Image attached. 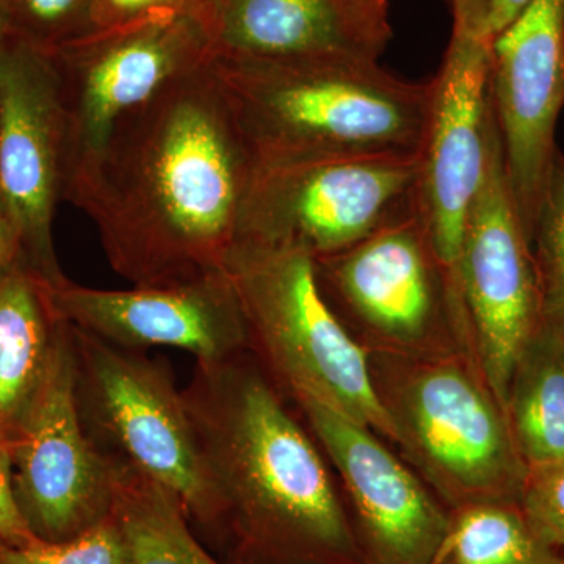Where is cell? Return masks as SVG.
<instances>
[{"instance_id": "8fae6325", "label": "cell", "mask_w": 564, "mask_h": 564, "mask_svg": "<svg viewBox=\"0 0 564 564\" xmlns=\"http://www.w3.org/2000/svg\"><path fill=\"white\" fill-rule=\"evenodd\" d=\"M11 458L22 514L41 540H69L109 514L110 466L82 421L69 326L61 318L11 434Z\"/></svg>"}, {"instance_id": "484cf974", "label": "cell", "mask_w": 564, "mask_h": 564, "mask_svg": "<svg viewBox=\"0 0 564 564\" xmlns=\"http://www.w3.org/2000/svg\"><path fill=\"white\" fill-rule=\"evenodd\" d=\"M39 540L25 516L22 514L13 481L11 437L0 432V541L22 545Z\"/></svg>"}, {"instance_id": "7a4b0ae2", "label": "cell", "mask_w": 564, "mask_h": 564, "mask_svg": "<svg viewBox=\"0 0 564 564\" xmlns=\"http://www.w3.org/2000/svg\"><path fill=\"white\" fill-rule=\"evenodd\" d=\"M182 393L223 513L236 510L258 532L322 551L348 547L321 451L250 350L195 364Z\"/></svg>"}, {"instance_id": "52a82bcc", "label": "cell", "mask_w": 564, "mask_h": 564, "mask_svg": "<svg viewBox=\"0 0 564 564\" xmlns=\"http://www.w3.org/2000/svg\"><path fill=\"white\" fill-rule=\"evenodd\" d=\"M452 32L432 84L417 207L458 306L456 269L484 185L497 122L491 101L494 32L486 0H448Z\"/></svg>"}, {"instance_id": "277c9868", "label": "cell", "mask_w": 564, "mask_h": 564, "mask_svg": "<svg viewBox=\"0 0 564 564\" xmlns=\"http://www.w3.org/2000/svg\"><path fill=\"white\" fill-rule=\"evenodd\" d=\"M226 274L242 310L250 351L276 386L293 399L315 400L402 443L366 348L323 296L311 256L240 245Z\"/></svg>"}, {"instance_id": "603a6c76", "label": "cell", "mask_w": 564, "mask_h": 564, "mask_svg": "<svg viewBox=\"0 0 564 564\" xmlns=\"http://www.w3.org/2000/svg\"><path fill=\"white\" fill-rule=\"evenodd\" d=\"M95 0H9L0 31L54 54L95 31Z\"/></svg>"}, {"instance_id": "83f0119b", "label": "cell", "mask_w": 564, "mask_h": 564, "mask_svg": "<svg viewBox=\"0 0 564 564\" xmlns=\"http://www.w3.org/2000/svg\"><path fill=\"white\" fill-rule=\"evenodd\" d=\"M532 2L533 0H486L489 24H491L494 35L502 32Z\"/></svg>"}, {"instance_id": "2e32d148", "label": "cell", "mask_w": 564, "mask_h": 564, "mask_svg": "<svg viewBox=\"0 0 564 564\" xmlns=\"http://www.w3.org/2000/svg\"><path fill=\"white\" fill-rule=\"evenodd\" d=\"M350 494L375 564H440L452 521L375 436L311 399H293Z\"/></svg>"}, {"instance_id": "ac0fdd59", "label": "cell", "mask_w": 564, "mask_h": 564, "mask_svg": "<svg viewBox=\"0 0 564 564\" xmlns=\"http://www.w3.org/2000/svg\"><path fill=\"white\" fill-rule=\"evenodd\" d=\"M46 280L18 259L0 280V432L13 434L57 332Z\"/></svg>"}, {"instance_id": "4fadbf2b", "label": "cell", "mask_w": 564, "mask_h": 564, "mask_svg": "<svg viewBox=\"0 0 564 564\" xmlns=\"http://www.w3.org/2000/svg\"><path fill=\"white\" fill-rule=\"evenodd\" d=\"M315 276L339 318L391 348H414L462 311L430 240L417 203L372 236L337 254L315 259Z\"/></svg>"}, {"instance_id": "e0dca14e", "label": "cell", "mask_w": 564, "mask_h": 564, "mask_svg": "<svg viewBox=\"0 0 564 564\" xmlns=\"http://www.w3.org/2000/svg\"><path fill=\"white\" fill-rule=\"evenodd\" d=\"M202 20L212 58L293 61L352 55L378 61L391 24L355 0H207Z\"/></svg>"}, {"instance_id": "44dd1931", "label": "cell", "mask_w": 564, "mask_h": 564, "mask_svg": "<svg viewBox=\"0 0 564 564\" xmlns=\"http://www.w3.org/2000/svg\"><path fill=\"white\" fill-rule=\"evenodd\" d=\"M527 524L516 502L464 505L452 521L441 564H563Z\"/></svg>"}, {"instance_id": "4316f807", "label": "cell", "mask_w": 564, "mask_h": 564, "mask_svg": "<svg viewBox=\"0 0 564 564\" xmlns=\"http://www.w3.org/2000/svg\"><path fill=\"white\" fill-rule=\"evenodd\" d=\"M207 0H95L96 29L113 28L155 13H193L202 17Z\"/></svg>"}, {"instance_id": "8992f818", "label": "cell", "mask_w": 564, "mask_h": 564, "mask_svg": "<svg viewBox=\"0 0 564 564\" xmlns=\"http://www.w3.org/2000/svg\"><path fill=\"white\" fill-rule=\"evenodd\" d=\"M421 155H343L256 165L236 247L314 259L355 247L417 203Z\"/></svg>"}, {"instance_id": "d6986e66", "label": "cell", "mask_w": 564, "mask_h": 564, "mask_svg": "<svg viewBox=\"0 0 564 564\" xmlns=\"http://www.w3.org/2000/svg\"><path fill=\"white\" fill-rule=\"evenodd\" d=\"M505 415L527 475L564 463V336L547 328L522 352Z\"/></svg>"}, {"instance_id": "f1b7e54d", "label": "cell", "mask_w": 564, "mask_h": 564, "mask_svg": "<svg viewBox=\"0 0 564 564\" xmlns=\"http://www.w3.org/2000/svg\"><path fill=\"white\" fill-rule=\"evenodd\" d=\"M21 250L17 232L7 217L3 207L0 206V280L7 270L20 259Z\"/></svg>"}, {"instance_id": "4dcf8cb0", "label": "cell", "mask_w": 564, "mask_h": 564, "mask_svg": "<svg viewBox=\"0 0 564 564\" xmlns=\"http://www.w3.org/2000/svg\"><path fill=\"white\" fill-rule=\"evenodd\" d=\"M7 2H9V0H0V11L3 10V7L7 6Z\"/></svg>"}, {"instance_id": "ba28073f", "label": "cell", "mask_w": 564, "mask_h": 564, "mask_svg": "<svg viewBox=\"0 0 564 564\" xmlns=\"http://www.w3.org/2000/svg\"><path fill=\"white\" fill-rule=\"evenodd\" d=\"M51 55L68 131L65 188L122 117L214 57L206 24L193 13H155L96 29Z\"/></svg>"}, {"instance_id": "ffe728a7", "label": "cell", "mask_w": 564, "mask_h": 564, "mask_svg": "<svg viewBox=\"0 0 564 564\" xmlns=\"http://www.w3.org/2000/svg\"><path fill=\"white\" fill-rule=\"evenodd\" d=\"M107 462L109 516L120 529L131 564H220L193 536L172 492L126 464Z\"/></svg>"}, {"instance_id": "7402d4cb", "label": "cell", "mask_w": 564, "mask_h": 564, "mask_svg": "<svg viewBox=\"0 0 564 564\" xmlns=\"http://www.w3.org/2000/svg\"><path fill=\"white\" fill-rule=\"evenodd\" d=\"M541 314L547 328L564 336V154L556 152L532 229Z\"/></svg>"}, {"instance_id": "3957f363", "label": "cell", "mask_w": 564, "mask_h": 564, "mask_svg": "<svg viewBox=\"0 0 564 564\" xmlns=\"http://www.w3.org/2000/svg\"><path fill=\"white\" fill-rule=\"evenodd\" d=\"M256 165L343 155H421L432 84L352 55L212 58Z\"/></svg>"}, {"instance_id": "d4e9b609", "label": "cell", "mask_w": 564, "mask_h": 564, "mask_svg": "<svg viewBox=\"0 0 564 564\" xmlns=\"http://www.w3.org/2000/svg\"><path fill=\"white\" fill-rule=\"evenodd\" d=\"M519 508L533 533L562 555L564 551V463L527 475Z\"/></svg>"}, {"instance_id": "5b68a950", "label": "cell", "mask_w": 564, "mask_h": 564, "mask_svg": "<svg viewBox=\"0 0 564 564\" xmlns=\"http://www.w3.org/2000/svg\"><path fill=\"white\" fill-rule=\"evenodd\" d=\"M68 326L80 417L104 458L163 486L187 516L209 521L221 514L220 496L170 367Z\"/></svg>"}, {"instance_id": "9a60e30c", "label": "cell", "mask_w": 564, "mask_h": 564, "mask_svg": "<svg viewBox=\"0 0 564 564\" xmlns=\"http://www.w3.org/2000/svg\"><path fill=\"white\" fill-rule=\"evenodd\" d=\"M57 318L129 350L173 347L196 364L226 361L250 350L242 310L228 274L176 285L102 291L63 276L46 281Z\"/></svg>"}, {"instance_id": "6da1fadb", "label": "cell", "mask_w": 564, "mask_h": 564, "mask_svg": "<svg viewBox=\"0 0 564 564\" xmlns=\"http://www.w3.org/2000/svg\"><path fill=\"white\" fill-rule=\"evenodd\" d=\"M254 170L209 62L122 117L63 202L91 218L124 280L184 284L226 273Z\"/></svg>"}, {"instance_id": "1f68e13d", "label": "cell", "mask_w": 564, "mask_h": 564, "mask_svg": "<svg viewBox=\"0 0 564 564\" xmlns=\"http://www.w3.org/2000/svg\"><path fill=\"white\" fill-rule=\"evenodd\" d=\"M441 563H443V560H441ZM441 563H440V564H441Z\"/></svg>"}, {"instance_id": "cb8c5ba5", "label": "cell", "mask_w": 564, "mask_h": 564, "mask_svg": "<svg viewBox=\"0 0 564 564\" xmlns=\"http://www.w3.org/2000/svg\"><path fill=\"white\" fill-rule=\"evenodd\" d=\"M0 564H131L120 529L109 514L65 541L39 540L22 545L0 541Z\"/></svg>"}, {"instance_id": "9c48e42d", "label": "cell", "mask_w": 564, "mask_h": 564, "mask_svg": "<svg viewBox=\"0 0 564 564\" xmlns=\"http://www.w3.org/2000/svg\"><path fill=\"white\" fill-rule=\"evenodd\" d=\"M386 402L404 447L441 491L464 505L516 502L525 469L502 404L456 356L417 364Z\"/></svg>"}, {"instance_id": "d6a6232c", "label": "cell", "mask_w": 564, "mask_h": 564, "mask_svg": "<svg viewBox=\"0 0 564 564\" xmlns=\"http://www.w3.org/2000/svg\"><path fill=\"white\" fill-rule=\"evenodd\" d=\"M563 564H564V562H563Z\"/></svg>"}, {"instance_id": "f546056e", "label": "cell", "mask_w": 564, "mask_h": 564, "mask_svg": "<svg viewBox=\"0 0 564 564\" xmlns=\"http://www.w3.org/2000/svg\"><path fill=\"white\" fill-rule=\"evenodd\" d=\"M355 2L375 20L389 24L388 0H355Z\"/></svg>"}, {"instance_id": "7c38bea8", "label": "cell", "mask_w": 564, "mask_h": 564, "mask_svg": "<svg viewBox=\"0 0 564 564\" xmlns=\"http://www.w3.org/2000/svg\"><path fill=\"white\" fill-rule=\"evenodd\" d=\"M68 131L54 58L0 31V206L21 261L50 282L63 274L52 226L66 182Z\"/></svg>"}, {"instance_id": "5bb4252c", "label": "cell", "mask_w": 564, "mask_h": 564, "mask_svg": "<svg viewBox=\"0 0 564 564\" xmlns=\"http://www.w3.org/2000/svg\"><path fill=\"white\" fill-rule=\"evenodd\" d=\"M491 101L508 185L532 239L560 151L555 133L564 107V0H533L494 36Z\"/></svg>"}, {"instance_id": "30bf717a", "label": "cell", "mask_w": 564, "mask_h": 564, "mask_svg": "<svg viewBox=\"0 0 564 564\" xmlns=\"http://www.w3.org/2000/svg\"><path fill=\"white\" fill-rule=\"evenodd\" d=\"M456 292L478 370L505 411L516 364L544 323L532 242L508 185L499 129L464 232Z\"/></svg>"}]
</instances>
